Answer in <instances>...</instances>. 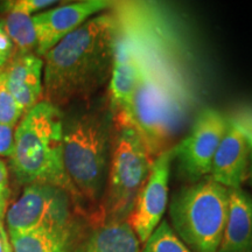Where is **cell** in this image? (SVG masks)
I'll return each instance as SVG.
<instances>
[{
    "label": "cell",
    "instance_id": "cell-1",
    "mask_svg": "<svg viewBox=\"0 0 252 252\" xmlns=\"http://www.w3.org/2000/svg\"><path fill=\"white\" fill-rule=\"evenodd\" d=\"M116 30L133 50L140 84L125 124L132 126L153 158L175 146L201 104L204 77L184 21L154 1H115Z\"/></svg>",
    "mask_w": 252,
    "mask_h": 252
},
{
    "label": "cell",
    "instance_id": "cell-2",
    "mask_svg": "<svg viewBox=\"0 0 252 252\" xmlns=\"http://www.w3.org/2000/svg\"><path fill=\"white\" fill-rule=\"evenodd\" d=\"M115 15L91 18L43 56L42 100L60 110L108 89L113 61Z\"/></svg>",
    "mask_w": 252,
    "mask_h": 252
},
{
    "label": "cell",
    "instance_id": "cell-3",
    "mask_svg": "<svg viewBox=\"0 0 252 252\" xmlns=\"http://www.w3.org/2000/svg\"><path fill=\"white\" fill-rule=\"evenodd\" d=\"M63 161L82 204L100 206L108 181L113 143V117L108 96L99 94L62 110Z\"/></svg>",
    "mask_w": 252,
    "mask_h": 252
},
{
    "label": "cell",
    "instance_id": "cell-4",
    "mask_svg": "<svg viewBox=\"0 0 252 252\" xmlns=\"http://www.w3.org/2000/svg\"><path fill=\"white\" fill-rule=\"evenodd\" d=\"M62 117V110L41 100L21 118L15 127L11 169L18 184L56 186L82 206L64 168Z\"/></svg>",
    "mask_w": 252,
    "mask_h": 252
},
{
    "label": "cell",
    "instance_id": "cell-5",
    "mask_svg": "<svg viewBox=\"0 0 252 252\" xmlns=\"http://www.w3.org/2000/svg\"><path fill=\"white\" fill-rule=\"evenodd\" d=\"M229 189L209 178L176 190L169 202L172 229L193 252H217L229 213Z\"/></svg>",
    "mask_w": 252,
    "mask_h": 252
},
{
    "label": "cell",
    "instance_id": "cell-6",
    "mask_svg": "<svg viewBox=\"0 0 252 252\" xmlns=\"http://www.w3.org/2000/svg\"><path fill=\"white\" fill-rule=\"evenodd\" d=\"M113 126L111 160L99 223L128 220L154 160L143 138L132 126Z\"/></svg>",
    "mask_w": 252,
    "mask_h": 252
},
{
    "label": "cell",
    "instance_id": "cell-7",
    "mask_svg": "<svg viewBox=\"0 0 252 252\" xmlns=\"http://www.w3.org/2000/svg\"><path fill=\"white\" fill-rule=\"evenodd\" d=\"M75 207L80 206L64 189L47 184L25 186L20 197L6 210L9 235L78 225L75 220Z\"/></svg>",
    "mask_w": 252,
    "mask_h": 252
},
{
    "label": "cell",
    "instance_id": "cell-8",
    "mask_svg": "<svg viewBox=\"0 0 252 252\" xmlns=\"http://www.w3.org/2000/svg\"><path fill=\"white\" fill-rule=\"evenodd\" d=\"M229 125V118L219 110L208 106L198 110L186 137L174 146L178 173L187 185L209 178L214 157Z\"/></svg>",
    "mask_w": 252,
    "mask_h": 252
},
{
    "label": "cell",
    "instance_id": "cell-9",
    "mask_svg": "<svg viewBox=\"0 0 252 252\" xmlns=\"http://www.w3.org/2000/svg\"><path fill=\"white\" fill-rule=\"evenodd\" d=\"M173 162L174 146L154 158L149 178L141 188L127 220L141 244L149 239L161 223L168 207L169 176Z\"/></svg>",
    "mask_w": 252,
    "mask_h": 252
},
{
    "label": "cell",
    "instance_id": "cell-10",
    "mask_svg": "<svg viewBox=\"0 0 252 252\" xmlns=\"http://www.w3.org/2000/svg\"><path fill=\"white\" fill-rule=\"evenodd\" d=\"M115 1L83 0L58 6L32 17L35 28L36 55L43 58L60 41L80 28L91 18L112 8Z\"/></svg>",
    "mask_w": 252,
    "mask_h": 252
},
{
    "label": "cell",
    "instance_id": "cell-11",
    "mask_svg": "<svg viewBox=\"0 0 252 252\" xmlns=\"http://www.w3.org/2000/svg\"><path fill=\"white\" fill-rule=\"evenodd\" d=\"M250 151L251 146L245 135L230 122L214 157L210 180L228 189L242 188L249 175Z\"/></svg>",
    "mask_w": 252,
    "mask_h": 252
},
{
    "label": "cell",
    "instance_id": "cell-12",
    "mask_svg": "<svg viewBox=\"0 0 252 252\" xmlns=\"http://www.w3.org/2000/svg\"><path fill=\"white\" fill-rule=\"evenodd\" d=\"M6 83L25 116L43 96V60L36 54H15L5 69Z\"/></svg>",
    "mask_w": 252,
    "mask_h": 252
},
{
    "label": "cell",
    "instance_id": "cell-13",
    "mask_svg": "<svg viewBox=\"0 0 252 252\" xmlns=\"http://www.w3.org/2000/svg\"><path fill=\"white\" fill-rule=\"evenodd\" d=\"M229 213L217 252H252V194L229 189Z\"/></svg>",
    "mask_w": 252,
    "mask_h": 252
},
{
    "label": "cell",
    "instance_id": "cell-14",
    "mask_svg": "<svg viewBox=\"0 0 252 252\" xmlns=\"http://www.w3.org/2000/svg\"><path fill=\"white\" fill-rule=\"evenodd\" d=\"M77 252H141L128 220H105L94 226Z\"/></svg>",
    "mask_w": 252,
    "mask_h": 252
},
{
    "label": "cell",
    "instance_id": "cell-15",
    "mask_svg": "<svg viewBox=\"0 0 252 252\" xmlns=\"http://www.w3.org/2000/svg\"><path fill=\"white\" fill-rule=\"evenodd\" d=\"M80 224L67 229H39L9 235L13 252H77Z\"/></svg>",
    "mask_w": 252,
    "mask_h": 252
},
{
    "label": "cell",
    "instance_id": "cell-16",
    "mask_svg": "<svg viewBox=\"0 0 252 252\" xmlns=\"http://www.w3.org/2000/svg\"><path fill=\"white\" fill-rule=\"evenodd\" d=\"M32 17L19 12H6L2 23L6 33L17 49V54H36L37 40Z\"/></svg>",
    "mask_w": 252,
    "mask_h": 252
},
{
    "label": "cell",
    "instance_id": "cell-17",
    "mask_svg": "<svg viewBox=\"0 0 252 252\" xmlns=\"http://www.w3.org/2000/svg\"><path fill=\"white\" fill-rule=\"evenodd\" d=\"M143 245L141 252H193L179 238L167 220H161Z\"/></svg>",
    "mask_w": 252,
    "mask_h": 252
},
{
    "label": "cell",
    "instance_id": "cell-18",
    "mask_svg": "<svg viewBox=\"0 0 252 252\" xmlns=\"http://www.w3.org/2000/svg\"><path fill=\"white\" fill-rule=\"evenodd\" d=\"M23 117V112L7 88L5 71H0V124L17 127Z\"/></svg>",
    "mask_w": 252,
    "mask_h": 252
},
{
    "label": "cell",
    "instance_id": "cell-19",
    "mask_svg": "<svg viewBox=\"0 0 252 252\" xmlns=\"http://www.w3.org/2000/svg\"><path fill=\"white\" fill-rule=\"evenodd\" d=\"M58 4L54 0H17V1H6L1 5L5 12H19V13L31 15Z\"/></svg>",
    "mask_w": 252,
    "mask_h": 252
},
{
    "label": "cell",
    "instance_id": "cell-20",
    "mask_svg": "<svg viewBox=\"0 0 252 252\" xmlns=\"http://www.w3.org/2000/svg\"><path fill=\"white\" fill-rule=\"evenodd\" d=\"M15 127L0 124V157L11 158L14 150Z\"/></svg>",
    "mask_w": 252,
    "mask_h": 252
},
{
    "label": "cell",
    "instance_id": "cell-21",
    "mask_svg": "<svg viewBox=\"0 0 252 252\" xmlns=\"http://www.w3.org/2000/svg\"><path fill=\"white\" fill-rule=\"evenodd\" d=\"M9 197L8 171L6 163L0 159V219L4 220L7 210V201Z\"/></svg>",
    "mask_w": 252,
    "mask_h": 252
},
{
    "label": "cell",
    "instance_id": "cell-22",
    "mask_svg": "<svg viewBox=\"0 0 252 252\" xmlns=\"http://www.w3.org/2000/svg\"><path fill=\"white\" fill-rule=\"evenodd\" d=\"M13 43L6 33L4 23H2V20H0V68L4 67L8 62L9 58L13 54Z\"/></svg>",
    "mask_w": 252,
    "mask_h": 252
},
{
    "label": "cell",
    "instance_id": "cell-23",
    "mask_svg": "<svg viewBox=\"0 0 252 252\" xmlns=\"http://www.w3.org/2000/svg\"><path fill=\"white\" fill-rule=\"evenodd\" d=\"M9 245H11V242H9L8 234L4 226L2 219H0V252H5Z\"/></svg>",
    "mask_w": 252,
    "mask_h": 252
},
{
    "label": "cell",
    "instance_id": "cell-24",
    "mask_svg": "<svg viewBox=\"0 0 252 252\" xmlns=\"http://www.w3.org/2000/svg\"><path fill=\"white\" fill-rule=\"evenodd\" d=\"M5 252H13V250H12V247H11V245H9V247H8L7 249H6Z\"/></svg>",
    "mask_w": 252,
    "mask_h": 252
}]
</instances>
